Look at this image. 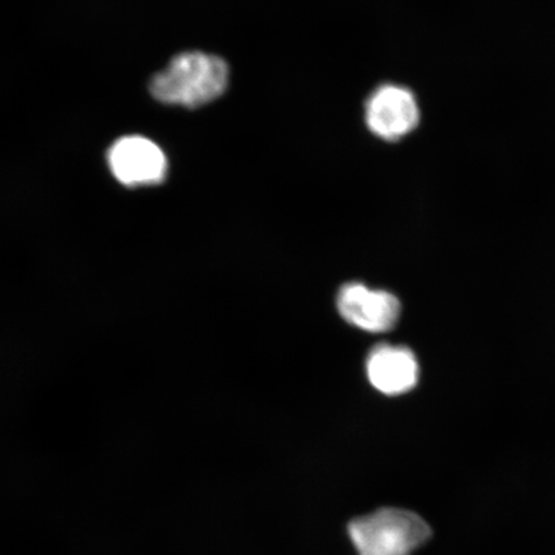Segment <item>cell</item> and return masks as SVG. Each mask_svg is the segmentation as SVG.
Wrapping results in <instances>:
<instances>
[{"label":"cell","instance_id":"cell-1","mask_svg":"<svg viewBox=\"0 0 555 555\" xmlns=\"http://www.w3.org/2000/svg\"><path fill=\"white\" fill-rule=\"evenodd\" d=\"M228 81L229 68L223 59L204 52H185L154 76L150 92L158 102L198 108L219 99Z\"/></svg>","mask_w":555,"mask_h":555},{"label":"cell","instance_id":"cell-2","mask_svg":"<svg viewBox=\"0 0 555 555\" xmlns=\"http://www.w3.org/2000/svg\"><path fill=\"white\" fill-rule=\"evenodd\" d=\"M431 533L425 519L400 508H382L347 525V535L358 555H412Z\"/></svg>","mask_w":555,"mask_h":555},{"label":"cell","instance_id":"cell-3","mask_svg":"<svg viewBox=\"0 0 555 555\" xmlns=\"http://www.w3.org/2000/svg\"><path fill=\"white\" fill-rule=\"evenodd\" d=\"M421 111L411 90L386 85L374 90L365 104V122L374 135L387 142L411 134L418 127Z\"/></svg>","mask_w":555,"mask_h":555},{"label":"cell","instance_id":"cell-4","mask_svg":"<svg viewBox=\"0 0 555 555\" xmlns=\"http://www.w3.org/2000/svg\"><path fill=\"white\" fill-rule=\"evenodd\" d=\"M107 159L114 177L128 186L163 183L168 172L164 151L144 137L119 139L108 151Z\"/></svg>","mask_w":555,"mask_h":555},{"label":"cell","instance_id":"cell-5","mask_svg":"<svg viewBox=\"0 0 555 555\" xmlns=\"http://www.w3.org/2000/svg\"><path fill=\"white\" fill-rule=\"evenodd\" d=\"M339 314L353 327L372 332H387L398 323L401 305L387 291L371 289L362 283L346 284L337 298Z\"/></svg>","mask_w":555,"mask_h":555},{"label":"cell","instance_id":"cell-6","mask_svg":"<svg viewBox=\"0 0 555 555\" xmlns=\"http://www.w3.org/2000/svg\"><path fill=\"white\" fill-rule=\"evenodd\" d=\"M367 378L376 390L388 397L413 390L420 379V365L404 346L379 345L366 360Z\"/></svg>","mask_w":555,"mask_h":555}]
</instances>
